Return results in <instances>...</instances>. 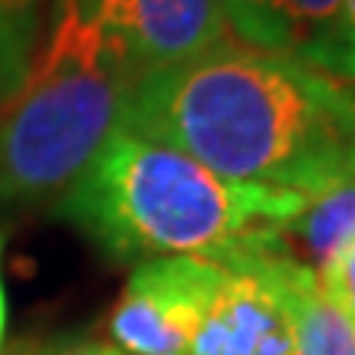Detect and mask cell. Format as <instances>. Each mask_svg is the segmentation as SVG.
<instances>
[{"label":"cell","mask_w":355,"mask_h":355,"mask_svg":"<svg viewBox=\"0 0 355 355\" xmlns=\"http://www.w3.org/2000/svg\"><path fill=\"white\" fill-rule=\"evenodd\" d=\"M220 7L241 43L316 66L343 0H220Z\"/></svg>","instance_id":"cell-7"},{"label":"cell","mask_w":355,"mask_h":355,"mask_svg":"<svg viewBox=\"0 0 355 355\" xmlns=\"http://www.w3.org/2000/svg\"><path fill=\"white\" fill-rule=\"evenodd\" d=\"M349 171H352V178H355V148H352V158H349Z\"/></svg>","instance_id":"cell-17"},{"label":"cell","mask_w":355,"mask_h":355,"mask_svg":"<svg viewBox=\"0 0 355 355\" xmlns=\"http://www.w3.org/2000/svg\"><path fill=\"white\" fill-rule=\"evenodd\" d=\"M122 46L135 73L178 66L230 37L220 0H76Z\"/></svg>","instance_id":"cell-6"},{"label":"cell","mask_w":355,"mask_h":355,"mask_svg":"<svg viewBox=\"0 0 355 355\" xmlns=\"http://www.w3.org/2000/svg\"><path fill=\"white\" fill-rule=\"evenodd\" d=\"M17 10H24L26 17H37L40 20V0H10Z\"/></svg>","instance_id":"cell-16"},{"label":"cell","mask_w":355,"mask_h":355,"mask_svg":"<svg viewBox=\"0 0 355 355\" xmlns=\"http://www.w3.org/2000/svg\"><path fill=\"white\" fill-rule=\"evenodd\" d=\"M316 69L355 83V0H343L329 40L316 56Z\"/></svg>","instance_id":"cell-11"},{"label":"cell","mask_w":355,"mask_h":355,"mask_svg":"<svg viewBox=\"0 0 355 355\" xmlns=\"http://www.w3.org/2000/svg\"><path fill=\"white\" fill-rule=\"evenodd\" d=\"M122 128L230 181L319 194L352 175L355 83L227 37L141 76Z\"/></svg>","instance_id":"cell-1"},{"label":"cell","mask_w":355,"mask_h":355,"mask_svg":"<svg viewBox=\"0 0 355 355\" xmlns=\"http://www.w3.org/2000/svg\"><path fill=\"white\" fill-rule=\"evenodd\" d=\"M279 237L319 277L355 241V178L345 175L319 194H309L303 211L279 227Z\"/></svg>","instance_id":"cell-9"},{"label":"cell","mask_w":355,"mask_h":355,"mask_svg":"<svg viewBox=\"0 0 355 355\" xmlns=\"http://www.w3.org/2000/svg\"><path fill=\"white\" fill-rule=\"evenodd\" d=\"M135 83L122 46L76 0H53L24 86L0 105V204L60 198L122 128Z\"/></svg>","instance_id":"cell-3"},{"label":"cell","mask_w":355,"mask_h":355,"mask_svg":"<svg viewBox=\"0 0 355 355\" xmlns=\"http://www.w3.org/2000/svg\"><path fill=\"white\" fill-rule=\"evenodd\" d=\"M3 336H7V293H3V277H0V349H3Z\"/></svg>","instance_id":"cell-15"},{"label":"cell","mask_w":355,"mask_h":355,"mask_svg":"<svg viewBox=\"0 0 355 355\" xmlns=\"http://www.w3.org/2000/svg\"><path fill=\"white\" fill-rule=\"evenodd\" d=\"M40 349H43V343H37V339H17L13 345L0 349V355H40Z\"/></svg>","instance_id":"cell-14"},{"label":"cell","mask_w":355,"mask_h":355,"mask_svg":"<svg viewBox=\"0 0 355 355\" xmlns=\"http://www.w3.org/2000/svg\"><path fill=\"white\" fill-rule=\"evenodd\" d=\"M319 286L355 322V241L319 273Z\"/></svg>","instance_id":"cell-12"},{"label":"cell","mask_w":355,"mask_h":355,"mask_svg":"<svg viewBox=\"0 0 355 355\" xmlns=\"http://www.w3.org/2000/svg\"><path fill=\"white\" fill-rule=\"evenodd\" d=\"M309 194L220 178L191 155L115 128L56 214L115 260L198 257L227 263L303 211Z\"/></svg>","instance_id":"cell-2"},{"label":"cell","mask_w":355,"mask_h":355,"mask_svg":"<svg viewBox=\"0 0 355 355\" xmlns=\"http://www.w3.org/2000/svg\"><path fill=\"white\" fill-rule=\"evenodd\" d=\"M263 263L290 313L296 355H355V322L326 296L316 273L290 254L283 237L263 247Z\"/></svg>","instance_id":"cell-8"},{"label":"cell","mask_w":355,"mask_h":355,"mask_svg":"<svg viewBox=\"0 0 355 355\" xmlns=\"http://www.w3.org/2000/svg\"><path fill=\"white\" fill-rule=\"evenodd\" d=\"M279 230L263 234L227 263L184 355H296L290 313L263 263V247Z\"/></svg>","instance_id":"cell-5"},{"label":"cell","mask_w":355,"mask_h":355,"mask_svg":"<svg viewBox=\"0 0 355 355\" xmlns=\"http://www.w3.org/2000/svg\"><path fill=\"white\" fill-rule=\"evenodd\" d=\"M40 20L17 10L10 0H0V105L24 86L33 50H37Z\"/></svg>","instance_id":"cell-10"},{"label":"cell","mask_w":355,"mask_h":355,"mask_svg":"<svg viewBox=\"0 0 355 355\" xmlns=\"http://www.w3.org/2000/svg\"><path fill=\"white\" fill-rule=\"evenodd\" d=\"M40 355H125V352L109 343H73V339H63V343L43 345Z\"/></svg>","instance_id":"cell-13"},{"label":"cell","mask_w":355,"mask_h":355,"mask_svg":"<svg viewBox=\"0 0 355 355\" xmlns=\"http://www.w3.org/2000/svg\"><path fill=\"white\" fill-rule=\"evenodd\" d=\"M220 263L198 257L141 260L109 313V339L125 355H184L214 286Z\"/></svg>","instance_id":"cell-4"}]
</instances>
